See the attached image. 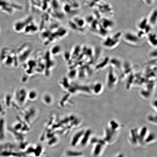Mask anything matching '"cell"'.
Instances as JSON below:
<instances>
[{"label":"cell","mask_w":157,"mask_h":157,"mask_svg":"<svg viewBox=\"0 0 157 157\" xmlns=\"http://www.w3.org/2000/svg\"><path fill=\"white\" fill-rule=\"evenodd\" d=\"M7 0H0V9L6 13H12L13 9L11 8V6L12 5L8 3Z\"/></svg>","instance_id":"obj_4"},{"label":"cell","mask_w":157,"mask_h":157,"mask_svg":"<svg viewBox=\"0 0 157 157\" xmlns=\"http://www.w3.org/2000/svg\"><path fill=\"white\" fill-rule=\"evenodd\" d=\"M117 75L113 72V71L110 70L107 75V85L110 88H113L117 84Z\"/></svg>","instance_id":"obj_3"},{"label":"cell","mask_w":157,"mask_h":157,"mask_svg":"<svg viewBox=\"0 0 157 157\" xmlns=\"http://www.w3.org/2000/svg\"><path fill=\"white\" fill-rule=\"evenodd\" d=\"M113 23L111 21L107 20L105 19L103 20L102 21V26H103L105 29L107 28H109V27H111L113 26Z\"/></svg>","instance_id":"obj_15"},{"label":"cell","mask_w":157,"mask_h":157,"mask_svg":"<svg viewBox=\"0 0 157 157\" xmlns=\"http://www.w3.org/2000/svg\"><path fill=\"white\" fill-rule=\"evenodd\" d=\"M98 143L95 146L93 154L95 156H98L101 154L102 151V148L104 144V143L102 142V141L101 142V141Z\"/></svg>","instance_id":"obj_9"},{"label":"cell","mask_w":157,"mask_h":157,"mask_svg":"<svg viewBox=\"0 0 157 157\" xmlns=\"http://www.w3.org/2000/svg\"><path fill=\"white\" fill-rule=\"evenodd\" d=\"M84 131L83 130L80 131L76 133L74 135L72 141V145L73 146H76L80 139H82V137L84 133Z\"/></svg>","instance_id":"obj_7"},{"label":"cell","mask_w":157,"mask_h":157,"mask_svg":"<svg viewBox=\"0 0 157 157\" xmlns=\"http://www.w3.org/2000/svg\"><path fill=\"white\" fill-rule=\"evenodd\" d=\"M144 1L148 5L151 4L153 2V0H144Z\"/></svg>","instance_id":"obj_19"},{"label":"cell","mask_w":157,"mask_h":157,"mask_svg":"<svg viewBox=\"0 0 157 157\" xmlns=\"http://www.w3.org/2000/svg\"><path fill=\"white\" fill-rule=\"evenodd\" d=\"M148 24V19L147 18L142 19L138 23V27L139 30H144Z\"/></svg>","instance_id":"obj_12"},{"label":"cell","mask_w":157,"mask_h":157,"mask_svg":"<svg viewBox=\"0 0 157 157\" xmlns=\"http://www.w3.org/2000/svg\"><path fill=\"white\" fill-rule=\"evenodd\" d=\"M147 132V128L146 127H144L142 128L140 131L139 133H138L139 140L141 143H142L143 141L144 140Z\"/></svg>","instance_id":"obj_11"},{"label":"cell","mask_w":157,"mask_h":157,"mask_svg":"<svg viewBox=\"0 0 157 157\" xmlns=\"http://www.w3.org/2000/svg\"><path fill=\"white\" fill-rule=\"evenodd\" d=\"M155 119H157L156 116L155 117V116L151 115L149 116L148 117V120L149 121H151V122H155Z\"/></svg>","instance_id":"obj_17"},{"label":"cell","mask_w":157,"mask_h":157,"mask_svg":"<svg viewBox=\"0 0 157 157\" xmlns=\"http://www.w3.org/2000/svg\"><path fill=\"white\" fill-rule=\"evenodd\" d=\"M131 137L133 143L135 144H136L137 142L139 141L138 134L134 129H132L131 131Z\"/></svg>","instance_id":"obj_13"},{"label":"cell","mask_w":157,"mask_h":157,"mask_svg":"<svg viewBox=\"0 0 157 157\" xmlns=\"http://www.w3.org/2000/svg\"><path fill=\"white\" fill-rule=\"evenodd\" d=\"M157 18V13L156 10L153 11L148 19L149 25L154 26L156 24Z\"/></svg>","instance_id":"obj_8"},{"label":"cell","mask_w":157,"mask_h":157,"mask_svg":"<svg viewBox=\"0 0 157 157\" xmlns=\"http://www.w3.org/2000/svg\"><path fill=\"white\" fill-rule=\"evenodd\" d=\"M148 40L149 44L152 46L156 47L157 45V36L155 34L149 33L148 34Z\"/></svg>","instance_id":"obj_10"},{"label":"cell","mask_w":157,"mask_h":157,"mask_svg":"<svg viewBox=\"0 0 157 157\" xmlns=\"http://www.w3.org/2000/svg\"><path fill=\"white\" fill-rule=\"evenodd\" d=\"M92 87L91 90L93 91V93L95 95H99L103 91V87L102 84L99 82L94 84Z\"/></svg>","instance_id":"obj_5"},{"label":"cell","mask_w":157,"mask_h":157,"mask_svg":"<svg viewBox=\"0 0 157 157\" xmlns=\"http://www.w3.org/2000/svg\"><path fill=\"white\" fill-rule=\"evenodd\" d=\"M121 33H116L113 37H109L106 39L103 43L105 48L109 49L114 48L117 46L119 42V39L121 36Z\"/></svg>","instance_id":"obj_1"},{"label":"cell","mask_w":157,"mask_h":157,"mask_svg":"<svg viewBox=\"0 0 157 157\" xmlns=\"http://www.w3.org/2000/svg\"><path fill=\"white\" fill-rule=\"evenodd\" d=\"M156 103L157 101L156 99L155 100H154V101H152V107L153 108H155V109L156 110H157Z\"/></svg>","instance_id":"obj_18"},{"label":"cell","mask_w":157,"mask_h":157,"mask_svg":"<svg viewBox=\"0 0 157 157\" xmlns=\"http://www.w3.org/2000/svg\"><path fill=\"white\" fill-rule=\"evenodd\" d=\"M91 134V131L90 129H88L86 131H84L81 140V143L82 146H84L87 144L88 140H89Z\"/></svg>","instance_id":"obj_6"},{"label":"cell","mask_w":157,"mask_h":157,"mask_svg":"<svg viewBox=\"0 0 157 157\" xmlns=\"http://www.w3.org/2000/svg\"><path fill=\"white\" fill-rule=\"evenodd\" d=\"M117 157H124V156L122 154H120L118 156H117Z\"/></svg>","instance_id":"obj_20"},{"label":"cell","mask_w":157,"mask_h":157,"mask_svg":"<svg viewBox=\"0 0 157 157\" xmlns=\"http://www.w3.org/2000/svg\"><path fill=\"white\" fill-rule=\"evenodd\" d=\"M124 39L128 43L131 44L136 45L140 42V38L137 35L130 32H128L125 34Z\"/></svg>","instance_id":"obj_2"},{"label":"cell","mask_w":157,"mask_h":157,"mask_svg":"<svg viewBox=\"0 0 157 157\" xmlns=\"http://www.w3.org/2000/svg\"><path fill=\"white\" fill-rule=\"evenodd\" d=\"M110 125H111V129L114 131H115L119 126L118 123L114 121H111L110 122Z\"/></svg>","instance_id":"obj_16"},{"label":"cell","mask_w":157,"mask_h":157,"mask_svg":"<svg viewBox=\"0 0 157 157\" xmlns=\"http://www.w3.org/2000/svg\"><path fill=\"white\" fill-rule=\"evenodd\" d=\"M156 138V135L154 133H150L148 136L146 137L144 139L145 142L150 143L154 141Z\"/></svg>","instance_id":"obj_14"}]
</instances>
